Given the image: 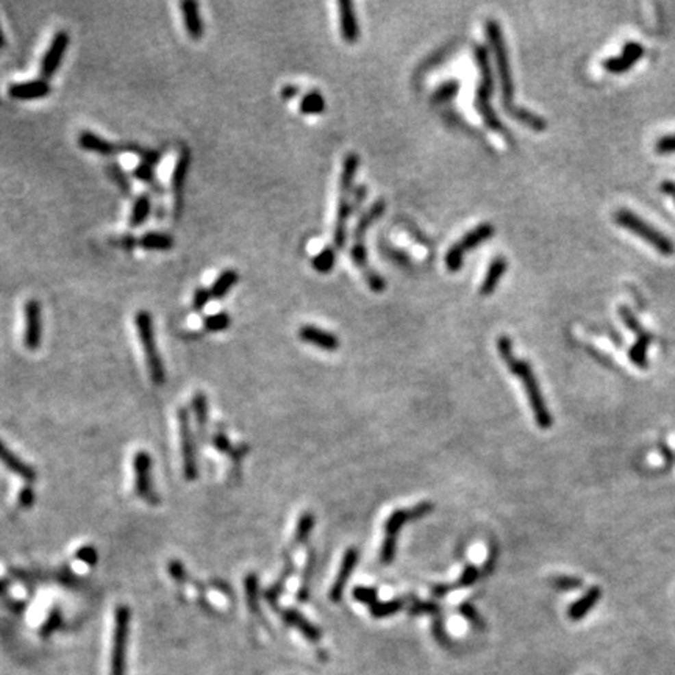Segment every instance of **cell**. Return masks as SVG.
Listing matches in <instances>:
<instances>
[{
	"instance_id": "44",
	"label": "cell",
	"mask_w": 675,
	"mask_h": 675,
	"mask_svg": "<svg viewBox=\"0 0 675 675\" xmlns=\"http://www.w3.org/2000/svg\"><path fill=\"white\" fill-rule=\"evenodd\" d=\"M352 594L357 602H361V604H366L369 607H372L379 602L377 588H372V586H357Z\"/></svg>"
},
{
	"instance_id": "31",
	"label": "cell",
	"mask_w": 675,
	"mask_h": 675,
	"mask_svg": "<svg viewBox=\"0 0 675 675\" xmlns=\"http://www.w3.org/2000/svg\"><path fill=\"white\" fill-rule=\"evenodd\" d=\"M652 342V335L644 331L643 335L636 336L635 344L630 347L628 351V358L635 366H638L641 369L647 368V351H649V346Z\"/></svg>"
},
{
	"instance_id": "47",
	"label": "cell",
	"mask_w": 675,
	"mask_h": 675,
	"mask_svg": "<svg viewBox=\"0 0 675 675\" xmlns=\"http://www.w3.org/2000/svg\"><path fill=\"white\" fill-rule=\"evenodd\" d=\"M108 173H110V175H112V180L114 181V183L118 185L120 188V190H123L125 192V194H130L131 185H130L129 179H127V177H125L124 170L120 169L118 164H110Z\"/></svg>"
},
{
	"instance_id": "16",
	"label": "cell",
	"mask_w": 675,
	"mask_h": 675,
	"mask_svg": "<svg viewBox=\"0 0 675 675\" xmlns=\"http://www.w3.org/2000/svg\"><path fill=\"white\" fill-rule=\"evenodd\" d=\"M190 166H191L190 149H181L179 157L175 160L173 177H170V185H173V192L175 199L174 203L177 213H180L181 209V199H183V188L188 179V173H190Z\"/></svg>"
},
{
	"instance_id": "7",
	"label": "cell",
	"mask_w": 675,
	"mask_h": 675,
	"mask_svg": "<svg viewBox=\"0 0 675 675\" xmlns=\"http://www.w3.org/2000/svg\"><path fill=\"white\" fill-rule=\"evenodd\" d=\"M135 327L138 331V336H140V342L144 351V357H146L147 369L149 374H151V379L155 385H163L166 380V370L163 359L158 353L157 347V340H155V329H153V319L152 314L146 311V309H140L135 314Z\"/></svg>"
},
{
	"instance_id": "41",
	"label": "cell",
	"mask_w": 675,
	"mask_h": 675,
	"mask_svg": "<svg viewBox=\"0 0 675 675\" xmlns=\"http://www.w3.org/2000/svg\"><path fill=\"white\" fill-rule=\"evenodd\" d=\"M313 568H314V552H313V549H309L307 566H305V569H303L302 583H301V588H298V594H297L298 602H307L308 600L309 585H311V578H313Z\"/></svg>"
},
{
	"instance_id": "27",
	"label": "cell",
	"mask_w": 675,
	"mask_h": 675,
	"mask_svg": "<svg viewBox=\"0 0 675 675\" xmlns=\"http://www.w3.org/2000/svg\"><path fill=\"white\" fill-rule=\"evenodd\" d=\"M281 617H283V621L286 624H290L292 625V627H296L298 632H302L303 636L308 641H313V643H318V641L320 639V632H319V628L314 627V625L308 621V619H305L302 616L301 613L296 611V610H283L281 611Z\"/></svg>"
},
{
	"instance_id": "46",
	"label": "cell",
	"mask_w": 675,
	"mask_h": 675,
	"mask_svg": "<svg viewBox=\"0 0 675 675\" xmlns=\"http://www.w3.org/2000/svg\"><path fill=\"white\" fill-rule=\"evenodd\" d=\"M246 594L249 607L253 611L258 610V580L255 574H249L246 578Z\"/></svg>"
},
{
	"instance_id": "42",
	"label": "cell",
	"mask_w": 675,
	"mask_h": 675,
	"mask_svg": "<svg viewBox=\"0 0 675 675\" xmlns=\"http://www.w3.org/2000/svg\"><path fill=\"white\" fill-rule=\"evenodd\" d=\"M133 177L136 180L142 181V183H147V185L153 186L155 190L160 192V190H158L160 186L157 183V175H155V166H151L147 163H140L133 169Z\"/></svg>"
},
{
	"instance_id": "32",
	"label": "cell",
	"mask_w": 675,
	"mask_h": 675,
	"mask_svg": "<svg viewBox=\"0 0 675 675\" xmlns=\"http://www.w3.org/2000/svg\"><path fill=\"white\" fill-rule=\"evenodd\" d=\"M325 108H327V105H325V99L319 91H311V92L305 94V96L302 97L301 103H298V110H301V113L307 114V116L322 114L325 112Z\"/></svg>"
},
{
	"instance_id": "54",
	"label": "cell",
	"mask_w": 675,
	"mask_h": 675,
	"mask_svg": "<svg viewBox=\"0 0 675 675\" xmlns=\"http://www.w3.org/2000/svg\"><path fill=\"white\" fill-rule=\"evenodd\" d=\"M33 503H35V492H33L30 486H25V488L19 492V505L24 508H30Z\"/></svg>"
},
{
	"instance_id": "49",
	"label": "cell",
	"mask_w": 675,
	"mask_h": 675,
	"mask_svg": "<svg viewBox=\"0 0 675 675\" xmlns=\"http://www.w3.org/2000/svg\"><path fill=\"white\" fill-rule=\"evenodd\" d=\"M441 608L436 602H413L411 608H409V614L413 616H419V614H440Z\"/></svg>"
},
{
	"instance_id": "4",
	"label": "cell",
	"mask_w": 675,
	"mask_h": 675,
	"mask_svg": "<svg viewBox=\"0 0 675 675\" xmlns=\"http://www.w3.org/2000/svg\"><path fill=\"white\" fill-rule=\"evenodd\" d=\"M474 57L480 71V81L477 91H475L474 107L480 114V118L483 119L485 125L488 127L489 130L494 131V133L500 135L508 146H513L514 144L513 135L507 130V127L502 124V120L497 118L494 108H492L491 105L492 94H494V74H492V68L489 62V51L485 46L477 44V46L474 47Z\"/></svg>"
},
{
	"instance_id": "34",
	"label": "cell",
	"mask_w": 675,
	"mask_h": 675,
	"mask_svg": "<svg viewBox=\"0 0 675 675\" xmlns=\"http://www.w3.org/2000/svg\"><path fill=\"white\" fill-rule=\"evenodd\" d=\"M407 604V600L405 599H402V597H397V599H392L390 602H377V604H374L372 607H369L370 608V614H372L374 617H388V616H392V614H396V613H399L403 607H405Z\"/></svg>"
},
{
	"instance_id": "61",
	"label": "cell",
	"mask_w": 675,
	"mask_h": 675,
	"mask_svg": "<svg viewBox=\"0 0 675 675\" xmlns=\"http://www.w3.org/2000/svg\"><path fill=\"white\" fill-rule=\"evenodd\" d=\"M3 46H5V36H3L2 29H0V49H2Z\"/></svg>"
},
{
	"instance_id": "25",
	"label": "cell",
	"mask_w": 675,
	"mask_h": 675,
	"mask_svg": "<svg viewBox=\"0 0 675 675\" xmlns=\"http://www.w3.org/2000/svg\"><path fill=\"white\" fill-rule=\"evenodd\" d=\"M480 577H481V571H480V569L472 566V564H468V566L464 568L463 574L460 575V578H458L455 583H452V585H435L433 588H431V596H433V597H442V596L452 593V591L469 588V586H472L475 582H477V580Z\"/></svg>"
},
{
	"instance_id": "37",
	"label": "cell",
	"mask_w": 675,
	"mask_h": 675,
	"mask_svg": "<svg viewBox=\"0 0 675 675\" xmlns=\"http://www.w3.org/2000/svg\"><path fill=\"white\" fill-rule=\"evenodd\" d=\"M292 572H294V563H292V560L290 558V560H286V568L283 574H281V577L277 580L275 585L270 586V589L266 593V599L270 605H277V599H279L280 594L283 593L286 580L291 577Z\"/></svg>"
},
{
	"instance_id": "5",
	"label": "cell",
	"mask_w": 675,
	"mask_h": 675,
	"mask_svg": "<svg viewBox=\"0 0 675 675\" xmlns=\"http://www.w3.org/2000/svg\"><path fill=\"white\" fill-rule=\"evenodd\" d=\"M359 166V157L357 153H347L344 162H342V170L340 179V199H338V212L335 220L333 230V244L331 247L340 253L341 249L344 247L346 236H347V220L355 212V203H353V181Z\"/></svg>"
},
{
	"instance_id": "45",
	"label": "cell",
	"mask_w": 675,
	"mask_h": 675,
	"mask_svg": "<svg viewBox=\"0 0 675 675\" xmlns=\"http://www.w3.org/2000/svg\"><path fill=\"white\" fill-rule=\"evenodd\" d=\"M619 318L622 319L625 327H627L628 330H632L636 336L643 335L646 331L643 329V325H641V322L638 320V318L635 316V314L632 313V309H630L628 307H619Z\"/></svg>"
},
{
	"instance_id": "43",
	"label": "cell",
	"mask_w": 675,
	"mask_h": 675,
	"mask_svg": "<svg viewBox=\"0 0 675 675\" xmlns=\"http://www.w3.org/2000/svg\"><path fill=\"white\" fill-rule=\"evenodd\" d=\"M550 583L558 591H575L582 588L583 580L578 577H572V575H558V577H553L550 580Z\"/></svg>"
},
{
	"instance_id": "6",
	"label": "cell",
	"mask_w": 675,
	"mask_h": 675,
	"mask_svg": "<svg viewBox=\"0 0 675 675\" xmlns=\"http://www.w3.org/2000/svg\"><path fill=\"white\" fill-rule=\"evenodd\" d=\"M614 220H616V224L621 227V229L628 230L630 233H633L635 236H638L639 240H643L644 242H647V244L654 247L660 255L672 257L675 253V244L671 238L658 229H655L654 225L647 222V220H644L643 218H639V216L633 213L632 209L619 208L617 212L614 213Z\"/></svg>"
},
{
	"instance_id": "53",
	"label": "cell",
	"mask_w": 675,
	"mask_h": 675,
	"mask_svg": "<svg viewBox=\"0 0 675 675\" xmlns=\"http://www.w3.org/2000/svg\"><path fill=\"white\" fill-rule=\"evenodd\" d=\"M497 555H499V550H497L494 542H491L489 555H488V558H486L485 568H483V571H481V577H486V575H489L492 572V569H494L496 561H497Z\"/></svg>"
},
{
	"instance_id": "51",
	"label": "cell",
	"mask_w": 675,
	"mask_h": 675,
	"mask_svg": "<svg viewBox=\"0 0 675 675\" xmlns=\"http://www.w3.org/2000/svg\"><path fill=\"white\" fill-rule=\"evenodd\" d=\"M655 151L660 155H672L675 153V133L661 136L655 142Z\"/></svg>"
},
{
	"instance_id": "11",
	"label": "cell",
	"mask_w": 675,
	"mask_h": 675,
	"mask_svg": "<svg viewBox=\"0 0 675 675\" xmlns=\"http://www.w3.org/2000/svg\"><path fill=\"white\" fill-rule=\"evenodd\" d=\"M135 472V492L144 502L157 505L158 496L155 494L152 485V457L146 450H140L133 457Z\"/></svg>"
},
{
	"instance_id": "57",
	"label": "cell",
	"mask_w": 675,
	"mask_h": 675,
	"mask_svg": "<svg viewBox=\"0 0 675 675\" xmlns=\"http://www.w3.org/2000/svg\"><path fill=\"white\" fill-rule=\"evenodd\" d=\"M169 572H170V575H173V578L177 580V582H180V580L183 578V575H185L183 566H181L180 561H170Z\"/></svg>"
},
{
	"instance_id": "39",
	"label": "cell",
	"mask_w": 675,
	"mask_h": 675,
	"mask_svg": "<svg viewBox=\"0 0 675 675\" xmlns=\"http://www.w3.org/2000/svg\"><path fill=\"white\" fill-rule=\"evenodd\" d=\"M460 91V81L458 80H447L431 94V102L433 103H444L452 101Z\"/></svg>"
},
{
	"instance_id": "28",
	"label": "cell",
	"mask_w": 675,
	"mask_h": 675,
	"mask_svg": "<svg viewBox=\"0 0 675 675\" xmlns=\"http://www.w3.org/2000/svg\"><path fill=\"white\" fill-rule=\"evenodd\" d=\"M138 244L146 251H157V252H166L170 251L175 246L174 238L168 233H162V231H147L144 233L140 240H138Z\"/></svg>"
},
{
	"instance_id": "13",
	"label": "cell",
	"mask_w": 675,
	"mask_h": 675,
	"mask_svg": "<svg viewBox=\"0 0 675 675\" xmlns=\"http://www.w3.org/2000/svg\"><path fill=\"white\" fill-rule=\"evenodd\" d=\"M69 42L71 38L68 31L60 30L55 33L51 44H49L47 51L44 52L41 60V75L44 80L52 79L55 72H57L60 66H62L64 55L69 49Z\"/></svg>"
},
{
	"instance_id": "33",
	"label": "cell",
	"mask_w": 675,
	"mask_h": 675,
	"mask_svg": "<svg viewBox=\"0 0 675 675\" xmlns=\"http://www.w3.org/2000/svg\"><path fill=\"white\" fill-rule=\"evenodd\" d=\"M338 252L331 246H327L322 249V252H319L316 257L311 259V266L314 270H318L319 274H329L331 269L335 268Z\"/></svg>"
},
{
	"instance_id": "48",
	"label": "cell",
	"mask_w": 675,
	"mask_h": 675,
	"mask_svg": "<svg viewBox=\"0 0 675 675\" xmlns=\"http://www.w3.org/2000/svg\"><path fill=\"white\" fill-rule=\"evenodd\" d=\"M460 613H461V616L466 619V621L471 622L475 628H479V630H485V622H483V619H481V616L479 614V611L475 610V608L471 605V604H463L460 607Z\"/></svg>"
},
{
	"instance_id": "18",
	"label": "cell",
	"mask_w": 675,
	"mask_h": 675,
	"mask_svg": "<svg viewBox=\"0 0 675 675\" xmlns=\"http://www.w3.org/2000/svg\"><path fill=\"white\" fill-rule=\"evenodd\" d=\"M357 563H358V550H357V547H348V549L344 553V558H342L341 568H340V571H338L335 583H333V586H331V589H330V600L335 602V604H336V602L341 600L342 593H344L346 585L348 582V578H351V575L353 572V569H355Z\"/></svg>"
},
{
	"instance_id": "20",
	"label": "cell",
	"mask_w": 675,
	"mask_h": 675,
	"mask_svg": "<svg viewBox=\"0 0 675 675\" xmlns=\"http://www.w3.org/2000/svg\"><path fill=\"white\" fill-rule=\"evenodd\" d=\"M180 11L188 35H190L194 41L202 40L205 33V25L199 3L196 0H183V2L180 3Z\"/></svg>"
},
{
	"instance_id": "52",
	"label": "cell",
	"mask_w": 675,
	"mask_h": 675,
	"mask_svg": "<svg viewBox=\"0 0 675 675\" xmlns=\"http://www.w3.org/2000/svg\"><path fill=\"white\" fill-rule=\"evenodd\" d=\"M97 550L94 549L92 546H85V547H81V549H79V552H77V560H80L83 563H86V564H91V566H94V564L97 563Z\"/></svg>"
},
{
	"instance_id": "23",
	"label": "cell",
	"mask_w": 675,
	"mask_h": 675,
	"mask_svg": "<svg viewBox=\"0 0 675 675\" xmlns=\"http://www.w3.org/2000/svg\"><path fill=\"white\" fill-rule=\"evenodd\" d=\"M0 463H2L8 471L16 474L22 480H25L27 483H33V481L36 480V472L33 471L29 464L22 461L18 455H14V453L11 452L2 441H0Z\"/></svg>"
},
{
	"instance_id": "3",
	"label": "cell",
	"mask_w": 675,
	"mask_h": 675,
	"mask_svg": "<svg viewBox=\"0 0 675 675\" xmlns=\"http://www.w3.org/2000/svg\"><path fill=\"white\" fill-rule=\"evenodd\" d=\"M386 209V202L383 199H379L375 201L370 207L363 212L361 218L358 219V222L353 229V236H352V247H351V258L355 268L361 272L364 277V281H366L369 290L375 292V294H380L386 290V283L377 270H374L369 266L368 262V251H366V233L370 229L375 220H379L381 216H383Z\"/></svg>"
},
{
	"instance_id": "19",
	"label": "cell",
	"mask_w": 675,
	"mask_h": 675,
	"mask_svg": "<svg viewBox=\"0 0 675 675\" xmlns=\"http://www.w3.org/2000/svg\"><path fill=\"white\" fill-rule=\"evenodd\" d=\"M298 338H301V341L307 342V344L316 346L327 352H335L336 348L340 347V340H338L336 335L330 333L327 330L314 327V325L309 324L301 327V330H298Z\"/></svg>"
},
{
	"instance_id": "29",
	"label": "cell",
	"mask_w": 675,
	"mask_h": 675,
	"mask_svg": "<svg viewBox=\"0 0 675 675\" xmlns=\"http://www.w3.org/2000/svg\"><path fill=\"white\" fill-rule=\"evenodd\" d=\"M238 281H240V274H238L236 270H233V269L222 270V272L216 277V280L213 281L212 288H209L212 297L216 298V301H220V298H224L231 291V288L238 283Z\"/></svg>"
},
{
	"instance_id": "55",
	"label": "cell",
	"mask_w": 675,
	"mask_h": 675,
	"mask_svg": "<svg viewBox=\"0 0 675 675\" xmlns=\"http://www.w3.org/2000/svg\"><path fill=\"white\" fill-rule=\"evenodd\" d=\"M433 633L436 641H440L441 644H447V635L444 632V627H442L441 617H436L433 621Z\"/></svg>"
},
{
	"instance_id": "62",
	"label": "cell",
	"mask_w": 675,
	"mask_h": 675,
	"mask_svg": "<svg viewBox=\"0 0 675 675\" xmlns=\"http://www.w3.org/2000/svg\"><path fill=\"white\" fill-rule=\"evenodd\" d=\"M5 586H7V583H5L3 580H0V593H3V591H5Z\"/></svg>"
},
{
	"instance_id": "56",
	"label": "cell",
	"mask_w": 675,
	"mask_h": 675,
	"mask_svg": "<svg viewBox=\"0 0 675 675\" xmlns=\"http://www.w3.org/2000/svg\"><path fill=\"white\" fill-rule=\"evenodd\" d=\"M213 442H214V446H216V449H218L219 452H230V441L229 438L224 433H219V435H216L214 438H213Z\"/></svg>"
},
{
	"instance_id": "60",
	"label": "cell",
	"mask_w": 675,
	"mask_h": 675,
	"mask_svg": "<svg viewBox=\"0 0 675 675\" xmlns=\"http://www.w3.org/2000/svg\"><path fill=\"white\" fill-rule=\"evenodd\" d=\"M124 246L127 247V251H131L135 246H138V240L135 236H131V235H127L124 236Z\"/></svg>"
},
{
	"instance_id": "50",
	"label": "cell",
	"mask_w": 675,
	"mask_h": 675,
	"mask_svg": "<svg viewBox=\"0 0 675 675\" xmlns=\"http://www.w3.org/2000/svg\"><path fill=\"white\" fill-rule=\"evenodd\" d=\"M212 292H209V290H207V288H203V286H199L197 290L194 291V296H192V308L196 309V311H202V309L208 305V302L212 301Z\"/></svg>"
},
{
	"instance_id": "2",
	"label": "cell",
	"mask_w": 675,
	"mask_h": 675,
	"mask_svg": "<svg viewBox=\"0 0 675 675\" xmlns=\"http://www.w3.org/2000/svg\"><path fill=\"white\" fill-rule=\"evenodd\" d=\"M497 352H499L500 358L505 361L507 368L510 369V372L516 375V377L522 381L538 427L542 430H549L553 424V418L549 411V408L546 405L544 397H542L539 381L536 380L528 361H524V359H518L514 357L513 342L507 335L497 338Z\"/></svg>"
},
{
	"instance_id": "8",
	"label": "cell",
	"mask_w": 675,
	"mask_h": 675,
	"mask_svg": "<svg viewBox=\"0 0 675 675\" xmlns=\"http://www.w3.org/2000/svg\"><path fill=\"white\" fill-rule=\"evenodd\" d=\"M435 505L431 502H420L414 508H409V510H396L391 514L388 521L385 524V539L383 546H381L380 552V561L381 564H390L394 560L396 555V547H397V536L402 530L403 525L408 521H419L425 516L433 511Z\"/></svg>"
},
{
	"instance_id": "58",
	"label": "cell",
	"mask_w": 675,
	"mask_h": 675,
	"mask_svg": "<svg viewBox=\"0 0 675 675\" xmlns=\"http://www.w3.org/2000/svg\"><path fill=\"white\" fill-rule=\"evenodd\" d=\"M298 94V88L296 85H285L281 88V99L283 101H291Z\"/></svg>"
},
{
	"instance_id": "15",
	"label": "cell",
	"mask_w": 675,
	"mask_h": 675,
	"mask_svg": "<svg viewBox=\"0 0 675 675\" xmlns=\"http://www.w3.org/2000/svg\"><path fill=\"white\" fill-rule=\"evenodd\" d=\"M644 53L646 49L643 44L630 41L622 47L621 55L604 60V62H602V68L614 75L624 74V72H628L632 69L633 66L644 57Z\"/></svg>"
},
{
	"instance_id": "40",
	"label": "cell",
	"mask_w": 675,
	"mask_h": 675,
	"mask_svg": "<svg viewBox=\"0 0 675 675\" xmlns=\"http://www.w3.org/2000/svg\"><path fill=\"white\" fill-rule=\"evenodd\" d=\"M231 318L227 311H219L216 314H209L203 319V327L207 331H212V333H218V331H224L230 327Z\"/></svg>"
},
{
	"instance_id": "36",
	"label": "cell",
	"mask_w": 675,
	"mask_h": 675,
	"mask_svg": "<svg viewBox=\"0 0 675 675\" xmlns=\"http://www.w3.org/2000/svg\"><path fill=\"white\" fill-rule=\"evenodd\" d=\"M314 522H316V518H314L313 513L305 511L298 518L296 535H294V546H302L305 544L307 539L309 538V533L314 528Z\"/></svg>"
},
{
	"instance_id": "14",
	"label": "cell",
	"mask_w": 675,
	"mask_h": 675,
	"mask_svg": "<svg viewBox=\"0 0 675 675\" xmlns=\"http://www.w3.org/2000/svg\"><path fill=\"white\" fill-rule=\"evenodd\" d=\"M24 346L29 351H38L42 341V308L36 298H30L24 305Z\"/></svg>"
},
{
	"instance_id": "30",
	"label": "cell",
	"mask_w": 675,
	"mask_h": 675,
	"mask_svg": "<svg viewBox=\"0 0 675 675\" xmlns=\"http://www.w3.org/2000/svg\"><path fill=\"white\" fill-rule=\"evenodd\" d=\"M152 213V201L147 194H141L136 197V201L133 202V207H131V213L129 218V224L131 229H138L141 227L146 220L149 219V216Z\"/></svg>"
},
{
	"instance_id": "26",
	"label": "cell",
	"mask_w": 675,
	"mask_h": 675,
	"mask_svg": "<svg viewBox=\"0 0 675 675\" xmlns=\"http://www.w3.org/2000/svg\"><path fill=\"white\" fill-rule=\"evenodd\" d=\"M600 597H602V589L599 586H591V588L586 591L577 602H574V604L569 607L568 610L569 619H571V621H580V619H583L586 614L596 607L597 602L600 600Z\"/></svg>"
},
{
	"instance_id": "10",
	"label": "cell",
	"mask_w": 675,
	"mask_h": 675,
	"mask_svg": "<svg viewBox=\"0 0 675 675\" xmlns=\"http://www.w3.org/2000/svg\"><path fill=\"white\" fill-rule=\"evenodd\" d=\"M129 633H130V610L129 607L120 605L116 608V614H114L112 675H125Z\"/></svg>"
},
{
	"instance_id": "38",
	"label": "cell",
	"mask_w": 675,
	"mask_h": 675,
	"mask_svg": "<svg viewBox=\"0 0 675 675\" xmlns=\"http://www.w3.org/2000/svg\"><path fill=\"white\" fill-rule=\"evenodd\" d=\"M119 147H120V151L131 152V153L138 155V157L141 158V163L157 166L160 163V160H162V153L160 152L152 151V149H144L141 146H136V144L129 142V144H124V146H119Z\"/></svg>"
},
{
	"instance_id": "17",
	"label": "cell",
	"mask_w": 675,
	"mask_h": 675,
	"mask_svg": "<svg viewBox=\"0 0 675 675\" xmlns=\"http://www.w3.org/2000/svg\"><path fill=\"white\" fill-rule=\"evenodd\" d=\"M51 92V85L44 79L13 83L8 86V96L14 101H36V99L47 97Z\"/></svg>"
},
{
	"instance_id": "1",
	"label": "cell",
	"mask_w": 675,
	"mask_h": 675,
	"mask_svg": "<svg viewBox=\"0 0 675 675\" xmlns=\"http://www.w3.org/2000/svg\"><path fill=\"white\" fill-rule=\"evenodd\" d=\"M485 33L486 38H488L489 49L492 52V57H494V63L497 68V75H499L500 81V92H502V107L505 110V113L508 116H511L513 119H516L519 124H522L525 127H528L530 130L533 131H546L547 130V120L542 118V116L536 114L530 110L519 107V105L514 103V81H513V72L510 66V58H508V51H507V44L503 40V31L502 27L499 25V22L494 19H488L485 22Z\"/></svg>"
},
{
	"instance_id": "59",
	"label": "cell",
	"mask_w": 675,
	"mask_h": 675,
	"mask_svg": "<svg viewBox=\"0 0 675 675\" xmlns=\"http://www.w3.org/2000/svg\"><path fill=\"white\" fill-rule=\"evenodd\" d=\"M660 190H661V192H665V194L671 196L674 199V203H675V181H672V180L663 181V183L660 185Z\"/></svg>"
},
{
	"instance_id": "24",
	"label": "cell",
	"mask_w": 675,
	"mask_h": 675,
	"mask_svg": "<svg viewBox=\"0 0 675 675\" xmlns=\"http://www.w3.org/2000/svg\"><path fill=\"white\" fill-rule=\"evenodd\" d=\"M508 262L505 257H494L491 259L488 270H486V275L483 281L480 285V296H491L492 292L497 290V285L500 283V280L503 279V275L507 272Z\"/></svg>"
},
{
	"instance_id": "9",
	"label": "cell",
	"mask_w": 675,
	"mask_h": 675,
	"mask_svg": "<svg viewBox=\"0 0 675 675\" xmlns=\"http://www.w3.org/2000/svg\"><path fill=\"white\" fill-rule=\"evenodd\" d=\"M494 233H496L494 225L489 222H483L475 227V229L469 230L461 240H458L455 244L447 251L444 258L447 270H449V272H458V270L463 268V262L466 253L469 251H472V249L481 246L483 242L489 241L491 238L494 236Z\"/></svg>"
},
{
	"instance_id": "35",
	"label": "cell",
	"mask_w": 675,
	"mask_h": 675,
	"mask_svg": "<svg viewBox=\"0 0 675 675\" xmlns=\"http://www.w3.org/2000/svg\"><path fill=\"white\" fill-rule=\"evenodd\" d=\"M192 411H194L197 429L203 435L208 422V402L203 392H197L194 399H192Z\"/></svg>"
},
{
	"instance_id": "12",
	"label": "cell",
	"mask_w": 675,
	"mask_h": 675,
	"mask_svg": "<svg viewBox=\"0 0 675 675\" xmlns=\"http://www.w3.org/2000/svg\"><path fill=\"white\" fill-rule=\"evenodd\" d=\"M179 431H180V447H181V458H183L185 479L196 480L197 479L196 449L190 427V414H188L185 408L179 409Z\"/></svg>"
},
{
	"instance_id": "22",
	"label": "cell",
	"mask_w": 675,
	"mask_h": 675,
	"mask_svg": "<svg viewBox=\"0 0 675 675\" xmlns=\"http://www.w3.org/2000/svg\"><path fill=\"white\" fill-rule=\"evenodd\" d=\"M77 142L83 149V151L101 155V157H112V155L120 152V147L116 146V144L110 142L105 138L99 136L97 133L90 130H83L80 131L79 138H77Z\"/></svg>"
},
{
	"instance_id": "21",
	"label": "cell",
	"mask_w": 675,
	"mask_h": 675,
	"mask_svg": "<svg viewBox=\"0 0 675 675\" xmlns=\"http://www.w3.org/2000/svg\"><path fill=\"white\" fill-rule=\"evenodd\" d=\"M340 8V30L344 42L355 44L359 40V27L355 14V7L348 0H341L338 3Z\"/></svg>"
}]
</instances>
